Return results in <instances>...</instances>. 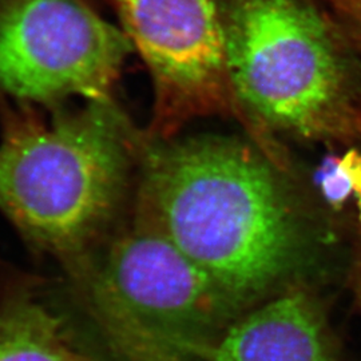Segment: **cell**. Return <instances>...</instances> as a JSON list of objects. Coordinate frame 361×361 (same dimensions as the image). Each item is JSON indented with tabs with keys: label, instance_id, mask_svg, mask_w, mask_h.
<instances>
[{
	"label": "cell",
	"instance_id": "11",
	"mask_svg": "<svg viewBox=\"0 0 361 361\" xmlns=\"http://www.w3.org/2000/svg\"><path fill=\"white\" fill-rule=\"evenodd\" d=\"M357 122H359V135L361 137V90L357 99Z\"/></svg>",
	"mask_w": 361,
	"mask_h": 361
},
{
	"label": "cell",
	"instance_id": "6",
	"mask_svg": "<svg viewBox=\"0 0 361 361\" xmlns=\"http://www.w3.org/2000/svg\"><path fill=\"white\" fill-rule=\"evenodd\" d=\"M133 46L79 0H0V97L56 107L113 99Z\"/></svg>",
	"mask_w": 361,
	"mask_h": 361
},
{
	"label": "cell",
	"instance_id": "7",
	"mask_svg": "<svg viewBox=\"0 0 361 361\" xmlns=\"http://www.w3.org/2000/svg\"><path fill=\"white\" fill-rule=\"evenodd\" d=\"M207 361H337L323 314L302 290L277 297L233 324Z\"/></svg>",
	"mask_w": 361,
	"mask_h": 361
},
{
	"label": "cell",
	"instance_id": "5",
	"mask_svg": "<svg viewBox=\"0 0 361 361\" xmlns=\"http://www.w3.org/2000/svg\"><path fill=\"white\" fill-rule=\"evenodd\" d=\"M122 31L152 77L153 116L145 135L170 140L205 116L238 121L277 166L271 133L246 111L233 86L219 0H111Z\"/></svg>",
	"mask_w": 361,
	"mask_h": 361
},
{
	"label": "cell",
	"instance_id": "9",
	"mask_svg": "<svg viewBox=\"0 0 361 361\" xmlns=\"http://www.w3.org/2000/svg\"><path fill=\"white\" fill-rule=\"evenodd\" d=\"M335 16V25L361 51V0H324Z\"/></svg>",
	"mask_w": 361,
	"mask_h": 361
},
{
	"label": "cell",
	"instance_id": "2",
	"mask_svg": "<svg viewBox=\"0 0 361 361\" xmlns=\"http://www.w3.org/2000/svg\"><path fill=\"white\" fill-rule=\"evenodd\" d=\"M0 210L73 274L121 217L143 131L113 99L43 116L0 97Z\"/></svg>",
	"mask_w": 361,
	"mask_h": 361
},
{
	"label": "cell",
	"instance_id": "1",
	"mask_svg": "<svg viewBox=\"0 0 361 361\" xmlns=\"http://www.w3.org/2000/svg\"><path fill=\"white\" fill-rule=\"evenodd\" d=\"M274 169L235 140L143 131L134 207L237 308L277 284L300 253L296 214Z\"/></svg>",
	"mask_w": 361,
	"mask_h": 361
},
{
	"label": "cell",
	"instance_id": "3",
	"mask_svg": "<svg viewBox=\"0 0 361 361\" xmlns=\"http://www.w3.org/2000/svg\"><path fill=\"white\" fill-rule=\"evenodd\" d=\"M233 86L268 133L350 141L357 98L340 34L313 0H219Z\"/></svg>",
	"mask_w": 361,
	"mask_h": 361
},
{
	"label": "cell",
	"instance_id": "8",
	"mask_svg": "<svg viewBox=\"0 0 361 361\" xmlns=\"http://www.w3.org/2000/svg\"><path fill=\"white\" fill-rule=\"evenodd\" d=\"M0 361H102L56 308L19 292L0 300Z\"/></svg>",
	"mask_w": 361,
	"mask_h": 361
},
{
	"label": "cell",
	"instance_id": "4",
	"mask_svg": "<svg viewBox=\"0 0 361 361\" xmlns=\"http://www.w3.org/2000/svg\"><path fill=\"white\" fill-rule=\"evenodd\" d=\"M128 361H207L235 307L133 207L129 222L73 273Z\"/></svg>",
	"mask_w": 361,
	"mask_h": 361
},
{
	"label": "cell",
	"instance_id": "10",
	"mask_svg": "<svg viewBox=\"0 0 361 361\" xmlns=\"http://www.w3.org/2000/svg\"><path fill=\"white\" fill-rule=\"evenodd\" d=\"M80 3H83L85 6H87V7H90L92 10H97V7H98V3L101 1V0H79Z\"/></svg>",
	"mask_w": 361,
	"mask_h": 361
}]
</instances>
